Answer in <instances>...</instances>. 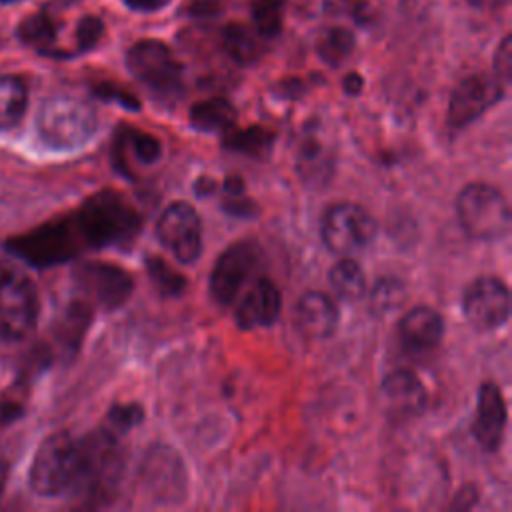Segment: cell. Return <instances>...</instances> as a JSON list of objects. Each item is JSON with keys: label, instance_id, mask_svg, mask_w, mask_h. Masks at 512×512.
<instances>
[{"label": "cell", "instance_id": "1", "mask_svg": "<svg viewBox=\"0 0 512 512\" xmlns=\"http://www.w3.org/2000/svg\"><path fill=\"white\" fill-rule=\"evenodd\" d=\"M60 224L70 248L80 256L86 250L132 248L142 228V216L122 192L100 190L62 216Z\"/></svg>", "mask_w": 512, "mask_h": 512}, {"label": "cell", "instance_id": "2", "mask_svg": "<svg viewBox=\"0 0 512 512\" xmlns=\"http://www.w3.org/2000/svg\"><path fill=\"white\" fill-rule=\"evenodd\" d=\"M82 462L80 476L74 494L90 498L94 502L110 500L122 478L124 450L120 444V434L108 426L92 430L80 438Z\"/></svg>", "mask_w": 512, "mask_h": 512}, {"label": "cell", "instance_id": "3", "mask_svg": "<svg viewBox=\"0 0 512 512\" xmlns=\"http://www.w3.org/2000/svg\"><path fill=\"white\" fill-rule=\"evenodd\" d=\"M80 438L70 432H54L38 446L30 466V486L36 494L54 498L74 492L80 476Z\"/></svg>", "mask_w": 512, "mask_h": 512}, {"label": "cell", "instance_id": "4", "mask_svg": "<svg viewBox=\"0 0 512 512\" xmlns=\"http://www.w3.org/2000/svg\"><path fill=\"white\" fill-rule=\"evenodd\" d=\"M98 130L96 110L72 96L48 98L38 112V136L52 150H76Z\"/></svg>", "mask_w": 512, "mask_h": 512}, {"label": "cell", "instance_id": "5", "mask_svg": "<svg viewBox=\"0 0 512 512\" xmlns=\"http://www.w3.org/2000/svg\"><path fill=\"white\" fill-rule=\"evenodd\" d=\"M456 216L470 238L484 242L506 236L512 224L506 196L488 182H470L458 192Z\"/></svg>", "mask_w": 512, "mask_h": 512}, {"label": "cell", "instance_id": "6", "mask_svg": "<svg viewBox=\"0 0 512 512\" xmlns=\"http://www.w3.org/2000/svg\"><path fill=\"white\" fill-rule=\"evenodd\" d=\"M40 300L26 272L0 258V338L22 340L38 320Z\"/></svg>", "mask_w": 512, "mask_h": 512}, {"label": "cell", "instance_id": "7", "mask_svg": "<svg viewBox=\"0 0 512 512\" xmlns=\"http://www.w3.org/2000/svg\"><path fill=\"white\" fill-rule=\"evenodd\" d=\"M126 66L158 98H176L184 88V68L172 50L154 38L134 42L126 52Z\"/></svg>", "mask_w": 512, "mask_h": 512}, {"label": "cell", "instance_id": "8", "mask_svg": "<svg viewBox=\"0 0 512 512\" xmlns=\"http://www.w3.org/2000/svg\"><path fill=\"white\" fill-rule=\"evenodd\" d=\"M376 220L354 202L332 204L320 224L324 246L336 256H354L366 250L376 238Z\"/></svg>", "mask_w": 512, "mask_h": 512}, {"label": "cell", "instance_id": "9", "mask_svg": "<svg viewBox=\"0 0 512 512\" xmlns=\"http://www.w3.org/2000/svg\"><path fill=\"white\" fill-rule=\"evenodd\" d=\"M264 252L256 240L232 242L216 260L210 274V296L220 306L236 302L246 282L258 272Z\"/></svg>", "mask_w": 512, "mask_h": 512}, {"label": "cell", "instance_id": "10", "mask_svg": "<svg viewBox=\"0 0 512 512\" xmlns=\"http://www.w3.org/2000/svg\"><path fill=\"white\" fill-rule=\"evenodd\" d=\"M74 286L92 308L114 310L132 296L134 278L118 264L88 260L74 268Z\"/></svg>", "mask_w": 512, "mask_h": 512}, {"label": "cell", "instance_id": "11", "mask_svg": "<svg viewBox=\"0 0 512 512\" xmlns=\"http://www.w3.org/2000/svg\"><path fill=\"white\" fill-rule=\"evenodd\" d=\"M156 236L182 264H196L202 256V220L186 200H176L164 208L156 222Z\"/></svg>", "mask_w": 512, "mask_h": 512}, {"label": "cell", "instance_id": "12", "mask_svg": "<svg viewBox=\"0 0 512 512\" xmlns=\"http://www.w3.org/2000/svg\"><path fill=\"white\" fill-rule=\"evenodd\" d=\"M462 312L478 332L504 326L510 318V290L506 282L490 274L472 280L462 294Z\"/></svg>", "mask_w": 512, "mask_h": 512}, {"label": "cell", "instance_id": "13", "mask_svg": "<svg viewBox=\"0 0 512 512\" xmlns=\"http://www.w3.org/2000/svg\"><path fill=\"white\" fill-rule=\"evenodd\" d=\"M504 96V82L496 74H470L452 90L448 102V124L454 130L470 126Z\"/></svg>", "mask_w": 512, "mask_h": 512}, {"label": "cell", "instance_id": "14", "mask_svg": "<svg viewBox=\"0 0 512 512\" xmlns=\"http://www.w3.org/2000/svg\"><path fill=\"white\" fill-rule=\"evenodd\" d=\"M144 492L156 504H176L186 496L184 462L170 446H152L142 460Z\"/></svg>", "mask_w": 512, "mask_h": 512}, {"label": "cell", "instance_id": "15", "mask_svg": "<svg viewBox=\"0 0 512 512\" xmlns=\"http://www.w3.org/2000/svg\"><path fill=\"white\" fill-rule=\"evenodd\" d=\"M508 410L504 396L494 382H484L478 388V400L472 420V436L486 452H496L504 440Z\"/></svg>", "mask_w": 512, "mask_h": 512}, {"label": "cell", "instance_id": "16", "mask_svg": "<svg viewBox=\"0 0 512 512\" xmlns=\"http://www.w3.org/2000/svg\"><path fill=\"white\" fill-rule=\"evenodd\" d=\"M444 318L438 310L430 306L410 308L398 322V338L406 352L410 354H430L436 350L444 338Z\"/></svg>", "mask_w": 512, "mask_h": 512}, {"label": "cell", "instance_id": "17", "mask_svg": "<svg viewBox=\"0 0 512 512\" xmlns=\"http://www.w3.org/2000/svg\"><path fill=\"white\" fill-rule=\"evenodd\" d=\"M282 310V294L276 284L266 278L258 276L252 286L242 294L240 302L236 304V324L244 330L270 326L278 320Z\"/></svg>", "mask_w": 512, "mask_h": 512}, {"label": "cell", "instance_id": "18", "mask_svg": "<svg viewBox=\"0 0 512 512\" xmlns=\"http://www.w3.org/2000/svg\"><path fill=\"white\" fill-rule=\"evenodd\" d=\"M340 312L336 302L318 290L304 292L296 302V322L312 338H328L336 332Z\"/></svg>", "mask_w": 512, "mask_h": 512}, {"label": "cell", "instance_id": "19", "mask_svg": "<svg viewBox=\"0 0 512 512\" xmlns=\"http://www.w3.org/2000/svg\"><path fill=\"white\" fill-rule=\"evenodd\" d=\"M238 112L234 104L224 96H212L206 100H200L190 106L188 122L198 132H220L224 134L232 126H236Z\"/></svg>", "mask_w": 512, "mask_h": 512}, {"label": "cell", "instance_id": "20", "mask_svg": "<svg viewBox=\"0 0 512 512\" xmlns=\"http://www.w3.org/2000/svg\"><path fill=\"white\" fill-rule=\"evenodd\" d=\"M220 42L230 60L250 66L262 56V36L242 22H228L220 30Z\"/></svg>", "mask_w": 512, "mask_h": 512}, {"label": "cell", "instance_id": "21", "mask_svg": "<svg viewBox=\"0 0 512 512\" xmlns=\"http://www.w3.org/2000/svg\"><path fill=\"white\" fill-rule=\"evenodd\" d=\"M274 132L264 126H232L222 134V146L226 150L250 156L254 160H266L274 148Z\"/></svg>", "mask_w": 512, "mask_h": 512}, {"label": "cell", "instance_id": "22", "mask_svg": "<svg viewBox=\"0 0 512 512\" xmlns=\"http://www.w3.org/2000/svg\"><path fill=\"white\" fill-rule=\"evenodd\" d=\"M384 396L402 410H418L426 400V390L410 370H394L382 380Z\"/></svg>", "mask_w": 512, "mask_h": 512}, {"label": "cell", "instance_id": "23", "mask_svg": "<svg viewBox=\"0 0 512 512\" xmlns=\"http://www.w3.org/2000/svg\"><path fill=\"white\" fill-rule=\"evenodd\" d=\"M328 282L332 292L348 302L360 300L368 290L364 270L352 256H342L340 260H336V264L328 272Z\"/></svg>", "mask_w": 512, "mask_h": 512}, {"label": "cell", "instance_id": "24", "mask_svg": "<svg viewBox=\"0 0 512 512\" xmlns=\"http://www.w3.org/2000/svg\"><path fill=\"white\" fill-rule=\"evenodd\" d=\"M28 108V88L20 76H0V130L20 124Z\"/></svg>", "mask_w": 512, "mask_h": 512}, {"label": "cell", "instance_id": "25", "mask_svg": "<svg viewBox=\"0 0 512 512\" xmlns=\"http://www.w3.org/2000/svg\"><path fill=\"white\" fill-rule=\"evenodd\" d=\"M56 34H58V24L44 10L26 16L24 20H20L16 28L18 40L36 48L44 56H50V52L54 50L52 44L56 42Z\"/></svg>", "mask_w": 512, "mask_h": 512}, {"label": "cell", "instance_id": "26", "mask_svg": "<svg viewBox=\"0 0 512 512\" xmlns=\"http://www.w3.org/2000/svg\"><path fill=\"white\" fill-rule=\"evenodd\" d=\"M356 46L354 34L348 28L342 26H334L328 28L316 42V52L320 56L322 62H326L328 66H340L348 60V56L352 54Z\"/></svg>", "mask_w": 512, "mask_h": 512}, {"label": "cell", "instance_id": "27", "mask_svg": "<svg viewBox=\"0 0 512 512\" xmlns=\"http://www.w3.org/2000/svg\"><path fill=\"white\" fill-rule=\"evenodd\" d=\"M286 0H254L250 6L254 30L262 38H276L282 32Z\"/></svg>", "mask_w": 512, "mask_h": 512}, {"label": "cell", "instance_id": "28", "mask_svg": "<svg viewBox=\"0 0 512 512\" xmlns=\"http://www.w3.org/2000/svg\"><path fill=\"white\" fill-rule=\"evenodd\" d=\"M146 270H148V276H150L154 288L162 296H180L188 286L186 276L180 274L178 270H174L162 256H148Z\"/></svg>", "mask_w": 512, "mask_h": 512}, {"label": "cell", "instance_id": "29", "mask_svg": "<svg viewBox=\"0 0 512 512\" xmlns=\"http://www.w3.org/2000/svg\"><path fill=\"white\" fill-rule=\"evenodd\" d=\"M332 160L324 150V142L318 136H304L298 146V168L306 178H318L328 174Z\"/></svg>", "mask_w": 512, "mask_h": 512}, {"label": "cell", "instance_id": "30", "mask_svg": "<svg viewBox=\"0 0 512 512\" xmlns=\"http://www.w3.org/2000/svg\"><path fill=\"white\" fill-rule=\"evenodd\" d=\"M118 136L132 148L136 160L142 164H152L162 154L160 140L150 132H142V130L128 126V128H122V132Z\"/></svg>", "mask_w": 512, "mask_h": 512}, {"label": "cell", "instance_id": "31", "mask_svg": "<svg viewBox=\"0 0 512 512\" xmlns=\"http://www.w3.org/2000/svg\"><path fill=\"white\" fill-rule=\"evenodd\" d=\"M144 418V410L140 404H114L108 410L106 422L104 426H108L110 430H114L116 434H126L128 430H132L134 426H138Z\"/></svg>", "mask_w": 512, "mask_h": 512}, {"label": "cell", "instance_id": "32", "mask_svg": "<svg viewBox=\"0 0 512 512\" xmlns=\"http://www.w3.org/2000/svg\"><path fill=\"white\" fill-rule=\"evenodd\" d=\"M402 300V284L394 278L378 280L370 294V304L376 312H388Z\"/></svg>", "mask_w": 512, "mask_h": 512}, {"label": "cell", "instance_id": "33", "mask_svg": "<svg viewBox=\"0 0 512 512\" xmlns=\"http://www.w3.org/2000/svg\"><path fill=\"white\" fill-rule=\"evenodd\" d=\"M104 36V22L94 14H86L76 24L78 52H90Z\"/></svg>", "mask_w": 512, "mask_h": 512}, {"label": "cell", "instance_id": "34", "mask_svg": "<svg viewBox=\"0 0 512 512\" xmlns=\"http://www.w3.org/2000/svg\"><path fill=\"white\" fill-rule=\"evenodd\" d=\"M94 94H96L98 98H102V100L116 102V104H120V106H124V108H128V110H140V100H138L134 94L122 90L120 86L102 82V84H96V86H94Z\"/></svg>", "mask_w": 512, "mask_h": 512}, {"label": "cell", "instance_id": "35", "mask_svg": "<svg viewBox=\"0 0 512 512\" xmlns=\"http://www.w3.org/2000/svg\"><path fill=\"white\" fill-rule=\"evenodd\" d=\"M494 74L506 84L512 76V38L506 34L494 52Z\"/></svg>", "mask_w": 512, "mask_h": 512}, {"label": "cell", "instance_id": "36", "mask_svg": "<svg viewBox=\"0 0 512 512\" xmlns=\"http://www.w3.org/2000/svg\"><path fill=\"white\" fill-rule=\"evenodd\" d=\"M224 10V0H184L182 14L190 18H214Z\"/></svg>", "mask_w": 512, "mask_h": 512}, {"label": "cell", "instance_id": "37", "mask_svg": "<svg viewBox=\"0 0 512 512\" xmlns=\"http://www.w3.org/2000/svg\"><path fill=\"white\" fill-rule=\"evenodd\" d=\"M222 210L238 218H252L256 216L258 206L252 198H248L246 194H240V196H226V200L222 202Z\"/></svg>", "mask_w": 512, "mask_h": 512}, {"label": "cell", "instance_id": "38", "mask_svg": "<svg viewBox=\"0 0 512 512\" xmlns=\"http://www.w3.org/2000/svg\"><path fill=\"white\" fill-rule=\"evenodd\" d=\"M122 2L136 12H158L170 4V0H122Z\"/></svg>", "mask_w": 512, "mask_h": 512}, {"label": "cell", "instance_id": "39", "mask_svg": "<svg viewBox=\"0 0 512 512\" xmlns=\"http://www.w3.org/2000/svg\"><path fill=\"white\" fill-rule=\"evenodd\" d=\"M222 192H224L226 196H240V194H246V186H244L242 176H238V174L226 176L224 182H222Z\"/></svg>", "mask_w": 512, "mask_h": 512}, {"label": "cell", "instance_id": "40", "mask_svg": "<svg viewBox=\"0 0 512 512\" xmlns=\"http://www.w3.org/2000/svg\"><path fill=\"white\" fill-rule=\"evenodd\" d=\"M342 88L348 96H358L364 88V78L358 72H348L342 80Z\"/></svg>", "mask_w": 512, "mask_h": 512}, {"label": "cell", "instance_id": "41", "mask_svg": "<svg viewBox=\"0 0 512 512\" xmlns=\"http://www.w3.org/2000/svg\"><path fill=\"white\" fill-rule=\"evenodd\" d=\"M218 188L216 180L212 176H200L196 182H194V192L198 196H206V194H214Z\"/></svg>", "mask_w": 512, "mask_h": 512}, {"label": "cell", "instance_id": "42", "mask_svg": "<svg viewBox=\"0 0 512 512\" xmlns=\"http://www.w3.org/2000/svg\"><path fill=\"white\" fill-rule=\"evenodd\" d=\"M6 472H8L6 462H4V460H0V494H2L4 486H6Z\"/></svg>", "mask_w": 512, "mask_h": 512}, {"label": "cell", "instance_id": "43", "mask_svg": "<svg viewBox=\"0 0 512 512\" xmlns=\"http://www.w3.org/2000/svg\"><path fill=\"white\" fill-rule=\"evenodd\" d=\"M472 6H476V8H482V6H486V4H498L500 0H468Z\"/></svg>", "mask_w": 512, "mask_h": 512}, {"label": "cell", "instance_id": "44", "mask_svg": "<svg viewBox=\"0 0 512 512\" xmlns=\"http://www.w3.org/2000/svg\"><path fill=\"white\" fill-rule=\"evenodd\" d=\"M16 2H20V0H0V4H16Z\"/></svg>", "mask_w": 512, "mask_h": 512}]
</instances>
